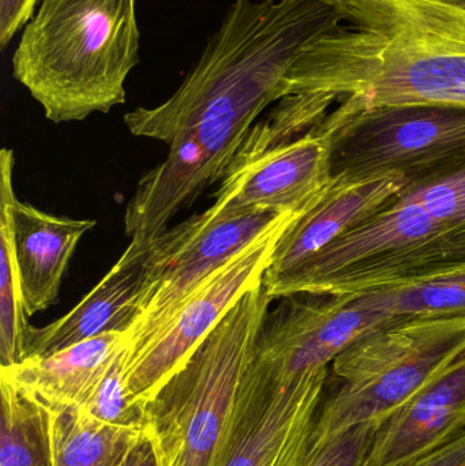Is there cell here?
<instances>
[{"instance_id": "6da1fadb", "label": "cell", "mask_w": 465, "mask_h": 466, "mask_svg": "<svg viewBox=\"0 0 465 466\" xmlns=\"http://www.w3.org/2000/svg\"><path fill=\"white\" fill-rule=\"evenodd\" d=\"M338 30L308 46L276 104L295 137L329 112L465 106V7L455 0H322Z\"/></svg>"}, {"instance_id": "7a4b0ae2", "label": "cell", "mask_w": 465, "mask_h": 466, "mask_svg": "<svg viewBox=\"0 0 465 466\" xmlns=\"http://www.w3.org/2000/svg\"><path fill=\"white\" fill-rule=\"evenodd\" d=\"M343 25L322 0H234L193 70L160 106L125 115L136 137L179 138L212 155L240 149L257 117L281 98L308 46Z\"/></svg>"}, {"instance_id": "3957f363", "label": "cell", "mask_w": 465, "mask_h": 466, "mask_svg": "<svg viewBox=\"0 0 465 466\" xmlns=\"http://www.w3.org/2000/svg\"><path fill=\"white\" fill-rule=\"evenodd\" d=\"M136 0H41L22 30L13 76L54 123L125 104L139 63Z\"/></svg>"}, {"instance_id": "277c9868", "label": "cell", "mask_w": 465, "mask_h": 466, "mask_svg": "<svg viewBox=\"0 0 465 466\" xmlns=\"http://www.w3.org/2000/svg\"><path fill=\"white\" fill-rule=\"evenodd\" d=\"M273 299L246 292L144 408L158 466H212Z\"/></svg>"}, {"instance_id": "5b68a950", "label": "cell", "mask_w": 465, "mask_h": 466, "mask_svg": "<svg viewBox=\"0 0 465 466\" xmlns=\"http://www.w3.org/2000/svg\"><path fill=\"white\" fill-rule=\"evenodd\" d=\"M465 353V317L409 318L368 334L333 360L338 390L325 396L311 441L384 424Z\"/></svg>"}, {"instance_id": "8992f818", "label": "cell", "mask_w": 465, "mask_h": 466, "mask_svg": "<svg viewBox=\"0 0 465 466\" xmlns=\"http://www.w3.org/2000/svg\"><path fill=\"white\" fill-rule=\"evenodd\" d=\"M317 127L332 134V185L398 172L407 186H415L465 166V106L329 112Z\"/></svg>"}, {"instance_id": "52a82bcc", "label": "cell", "mask_w": 465, "mask_h": 466, "mask_svg": "<svg viewBox=\"0 0 465 466\" xmlns=\"http://www.w3.org/2000/svg\"><path fill=\"white\" fill-rule=\"evenodd\" d=\"M288 216L215 201L205 212L156 236L141 314L126 333V355L157 334L207 277Z\"/></svg>"}, {"instance_id": "ba28073f", "label": "cell", "mask_w": 465, "mask_h": 466, "mask_svg": "<svg viewBox=\"0 0 465 466\" xmlns=\"http://www.w3.org/2000/svg\"><path fill=\"white\" fill-rule=\"evenodd\" d=\"M302 216V215H300ZM299 215L288 216L199 285L169 322L131 355H123L127 399L144 405L177 374L248 290L261 284L276 244Z\"/></svg>"}, {"instance_id": "9c48e42d", "label": "cell", "mask_w": 465, "mask_h": 466, "mask_svg": "<svg viewBox=\"0 0 465 466\" xmlns=\"http://www.w3.org/2000/svg\"><path fill=\"white\" fill-rule=\"evenodd\" d=\"M329 372L280 386L248 363L212 466L294 465L327 396Z\"/></svg>"}, {"instance_id": "30bf717a", "label": "cell", "mask_w": 465, "mask_h": 466, "mask_svg": "<svg viewBox=\"0 0 465 466\" xmlns=\"http://www.w3.org/2000/svg\"><path fill=\"white\" fill-rule=\"evenodd\" d=\"M332 134L319 127L294 141L234 161L216 201L275 215H305L329 188Z\"/></svg>"}, {"instance_id": "8fae6325", "label": "cell", "mask_w": 465, "mask_h": 466, "mask_svg": "<svg viewBox=\"0 0 465 466\" xmlns=\"http://www.w3.org/2000/svg\"><path fill=\"white\" fill-rule=\"evenodd\" d=\"M155 241L156 236L131 238L111 270L71 311L44 328L30 326L25 359L45 358L101 334L128 333L141 314Z\"/></svg>"}, {"instance_id": "7c38bea8", "label": "cell", "mask_w": 465, "mask_h": 466, "mask_svg": "<svg viewBox=\"0 0 465 466\" xmlns=\"http://www.w3.org/2000/svg\"><path fill=\"white\" fill-rule=\"evenodd\" d=\"M398 172L332 185L305 215L295 218L276 244L262 284L272 287L344 233L389 207L406 187Z\"/></svg>"}, {"instance_id": "4fadbf2b", "label": "cell", "mask_w": 465, "mask_h": 466, "mask_svg": "<svg viewBox=\"0 0 465 466\" xmlns=\"http://www.w3.org/2000/svg\"><path fill=\"white\" fill-rule=\"evenodd\" d=\"M464 430L465 353L379 427L366 466L407 464Z\"/></svg>"}, {"instance_id": "5bb4252c", "label": "cell", "mask_w": 465, "mask_h": 466, "mask_svg": "<svg viewBox=\"0 0 465 466\" xmlns=\"http://www.w3.org/2000/svg\"><path fill=\"white\" fill-rule=\"evenodd\" d=\"M11 212L22 301L29 318L56 303L76 246L97 221L57 218L18 198Z\"/></svg>"}, {"instance_id": "9a60e30c", "label": "cell", "mask_w": 465, "mask_h": 466, "mask_svg": "<svg viewBox=\"0 0 465 466\" xmlns=\"http://www.w3.org/2000/svg\"><path fill=\"white\" fill-rule=\"evenodd\" d=\"M126 333L101 334L45 358L0 367V378L46 410L81 407L126 348Z\"/></svg>"}, {"instance_id": "2e32d148", "label": "cell", "mask_w": 465, "mask_h": 466, "mask_svg": "<svg viewBox=\"0 0 465 466\" xmlns=\"http://www.w3.org/2000/svg\"><path fill=\"white\" fill-rule=\"evenodd\" d=\"M52 466H120L144 430L109 426L79 410H48Z\"/></svg>"}, {"instance_id": "e0dca14e", "label": "cell", "mask_w": 465, "mask_h": 466, "mask_svg": "<svg viewBox=\"0 0 465 466\" xmlns=\"http://www.w3.org/2000/svg\"><path fill=\"white\" fill-rule=\"evenodd\" d=\"M14 152H0V367H11L25 359V339L30 325L22 301L14 241Z\"/></svg>"}, {"instance_id": "ac0fdd59", "label": "cell", "mask_w": 465, "mask_h": 466, "mask_svg": "<svg viewBox=\"0 0 465 466\" xmlns=\"http://www.w3.org/2000/svg\"><path fill=\"white\" fill-rule=\"evenodd\" d=\"M393 207L414 240L412 248L465 229V166L439 179L406 186Z\"/></svg>"}, {"instance_id": "d6986e66", "label": "cell", "mask_w": 465, "mask_h": 466, "mask_svg": "<svg viewBox=\"0 0 465 466\" xmlns=\"http://www.w3.org/2000/svg\"><path fill=\"white\" fill-rule=\"evenodd\" d=\"M0 466H52L48 410L0 378Z\"/></svg>"}, {"instance_id": "ffe728a7", "label": "cell", "mask_w": 465, "mask_h": 466, "mask_svg": "<svg viewBox=\"0 0 465 466\" xmlns=\"http://www.w3.org/2000/svg\"><path fill=\"white\" fill-rule=\"evenodd\" d=\"M368 293L392 318L465 317V268Z\"/></svg>"}, {"instance_id": "44dd1931", "label": "cell", "mask_w": 465, "mask_h": 466, "mask_svg": "<svg viewBox=\"0 0 465 466\" xmlns=\"http://www.w3.org/2000/svg\"><path fill=\"white\" fill-rule=\"evenodd\" d=\"M125 350L115 359L92 396L76 410L109 426L144 430V408L133 404L126 394L123 377Z\"/></svg>"}, {"instance_id": "7402d4cb", "label": "cell", "mask_w": 465, "mask_h": 466, "mask_svg": "<svg viewBox=\"0 0 465 466\" xmlns=\"http://www.w3.org/2000/svg\"><path fill=\"white\" fill-rule=\"evenodd\" d=\"M379 427L381 424H358L322 443L313 442L310 434L292 466H366Z\"/></svg>"}, {"instance_id": "603a6c76", "label": "cell", "mask_w": 465, "mask_h": 466, "mask_svg": "<svg viewBox=\"0 0 465 466\" xmlns=\"http://www.w3.org/2000/svg\"><path fill=\"white\" fill-rule=\"evenodd\" d=\"M37 0H0V46L5 49L14 35L29 22Z\"/></svg>"}, {"instance_id": "cb8c5ba5", "label": "cell", "mask_w": 465, "mask_h": 466, "mask_svg": "<svg viewBox=\"0 0 465 466\" xmlns=\"http://www.w3.org/2000/svg\"><path fill=\"white\" fill-rule=\"evenodd\" d=\"M401 466H465V430L434 451Z\"/></svg>"}, {"instance_id": "d4e9b609", "label": "cell", "mask_w": 465, "mask_h": 466, "mask_svg": "<svg viewBox=\"0 0 465 466\" xmlns=\"http://www.w3.org/2000/svg\"><path fill=\"white\" fill-rule=\"evenodd\" d=\"M120 466H158L155 449L145 432L138 442L130 449Z\"/></svg>"}, {"instance_id": "484cf974", "label": "cell", "mask_w": 465, "mask_h": 466, "mask_svg": "<svg viewBox=\"0 0 465 466\" xmlns=\"http://www.w3.org/2000/svg\"><path fill=\"white\" fill-rule=\"evenodd\" d=\"M461 249H463V255L465 258V232L463 233V236H461Z\"/></svg>"}, {"instance_id": "4316f807", "label": "cell", "mask_w": 465, "mask_h": 466, "mask_svg": "<svg viewBox=\"0 0 465 466\" xmlns=\"http://www.w3.org/2000/svg\"><path fill=\"white\" fill-rule=\"evenodd\" d=\"M455 2L460 3V5H463L465 7V0H455Z\"/></svg>"}]
</instances>
